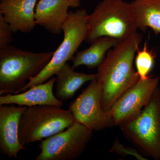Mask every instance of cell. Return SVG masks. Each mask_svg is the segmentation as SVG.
I'll return each mask as SVG.
<instances>
[{
    "mask_svg": "<svg viewBox=\"0 0 160 160\" xmlns=\"http://www.w3.org/2000/svg\"><path fill=\"white\" fill-rule=\"evenodd\" d=\"M142 40V36L137 32L120 41L108 52L98 68L97 81L102 87V107L105 112L139 80L133 61Z\"/></svg>",
    "mask_w": 160,
    "mask_h": 160,
    "instance_id": "obj_1",
    "label": "cell"
},
{
    "mask_svg": "<svg viewBox=\"0 0 160 160\" xmlns=\"http://www.w3.org/2000/svg\"><path fill=\"white\" fill-rule=\"evenodd\" d=\"M85 41L91 43L99 38L109 37L119 41L137 32V20L132 3L122 0H103L88 18Z\"/></svg>",
    "mask_w": 160,
    "mask_h": 160,
    "instance_id": "obj_2",
    "label": "cell"
},
{
    "mask_svg": "<svg viewBox=\"0 0 160 160\" xmlns=\"http://www.w3.org/2000/svg\"><path fill=\"white\" fill-rule=\"evenodd\" d=\"M54 51L39 53L9 45L0 49V94H17L31 78L42 71Z\"/></svg>",
    "mask_w": 160,
    "mask_h": 160,
    "instance_id": "obj_3",
    "label": "cell"
},
{
    "mask_svg": "<svg viewBox=\"0 0 160 160\" xmlns=\"http://www.w3.org/2000/svg\"><path fill=\"white\" fill-rule=\"evenodd\" d=\"M75 122L71 112L61 107L50 105L27 107L20 118L19 140L26 146L64 131Z\"/></svg>",
    "mask_w": 160,
    "mask_h": 160,
    "instance_id": "obj_4",
    "label": "cell"
},
{
    "mask_svg": "<svg viewBox=\"0 0 160 160\" xmlns=\"http://www.w3.org/2000/svg\"><path fill=\"white\" fill-rule=\"evenodd\" d=\"M89 14L86 9L69 11L62 27L64 39L54 51L51 60L38 74L31 78L18 93L26 91L32 86L46 82L68 61H71L78 48L86 39L88 30Z\"/></svg>",
    "mask_w": 160,
    "mask_h": 160,
    "instance_id": "obj_5",
    "label": "cell"
},
{
    "mask_svg": "<svg viewBox=\"0 0 160 160\" xmlns=\"http://www.w3.org/2000/svg\"><path fill=\"white\" fill-rule=\"evenodd\" d=\"M123 134L144 154L160 160V88L138 116L120 126Z\"/></svg>",
    "mask_w": 160,
    "mask_h": 160,
    "instance_id": "obj_6",
    "label": "cell"
},
{
    "mask_svg": "<svg viewBox=\"0 0 160 160\" xmlns=\"http://www.w3.org/2000/svg\"><path fill=\"white\" fill-rule=\"evenodd\" d=\"M93 131L76 121L66 130L41 141V152L35 160H72L82 155Z\"/></svg>",
    "mask_w": 160,
    "mask_h": 160,
    "instance_id": "obj_7",
    "label": "cell"
},
{
    "mask_svg": "<svg viewBox=\"0 0 160 160\" xmlns=\"http://www.w3.org/2000/svg\"><path fill=\"white\" fill-rule=\"evenodd\" d=\"M102 89L97 80L89 86L70 103L69 109L76 121L92 131H98L114 126L112 118L102 107Z\"/></svg>",
    "mask_w": 160,
    "mask_h": 160,
    "instance_id": "obj_8",
    "label": "cell"
},
{
    "mask_svg": "<svg viewBox=\"0 0 160 160\" xmlns=\"http://www.w3.org/2000/svg\"><path fill=\"white\" fill-rule=\"evenodd\" d=\"M159 86V78L139 80L116 101L108 113L114 126H120L138 116L150 102Z\"/></svg>",
    "mask_w": 160,
    "mask_h": 160,
    "instance_id": "obj_9",
    "label": "cell"
},
{
    "mask_svg": "<svg viewBox=\"0 0 160 160\" xmlns=\"http://www.w3.org/2000/svg\"><path fill=\"white\" fill-rule=\"evenodd\" d=\"M27 108L15 104L0 105V152L10 158L26 150L20 142L18 130L20 118Z\"/></svg>",
    "mask_w": 160,
    "mask_h": 160,
    "instance_id": "obj_10",
    "label": "cell"
},
{
    "mask_svg": "<svg viewBox=\"0 0 160 160\" xmlns=\"http://www.w3.org/2000/svg\"><path fill=\"white\" fill-rule=\"evenodd\" d=\"M37 0H1L0 13L13 33H29L36 26L34 9Z\"/></svg>",
    "mask_w": 160,
    "mask_h": 160,
    "instance_id": "obj_11",
    "label": "cell"
},
{
    "mask_svg": "<svg viewBox=\"0 0 160 160\" xmlns=\"http://www.w3.org/2000/svg\"><path fill=\"white\" fill-rule=\"evenodd\" d=\"M56 78L52 77L42 84L32 86L28 90L18 94L8 93L0 97V105L15 104L20 106L50 105L58 107L63 106L62 101L59 100L53 93V86Z\"/></svg>",
    "mask_w": 160,
    "mask_h": 160,
    "instance_id": "obj_12",
    "label": "cell"
},
{
    "mask_svg": "<svg viewBox=\"0 0 160 160\" xmlns=\"http://www.w3.org/2000/svg\"><path fill=\"white\" fill-rule=\"evenodd\" d=\"M69 7L68 0H40L35 11L37 25L52 34H61Z\"/></svg>",
    "mask_w": 160,
    "mask_h": 160,
    "instance_id": "obj_13",
    "label": "cell"
},
{
    "mask_svg": "<svg viewBox=\"0 0 160 160\" xmlns=\"http://www.w3.org/2000/svg\"><path fill=\"white\" fill-rule=\"evenodd\" d=\"M56 75V97L62 101L70 99L86 82L97 80V74H87L77 72L66 63Z\"/></svg>",
    "mask_w": 160,
    "mask_h": 160,
    "instance_id": "obj_14",
    "label": "cell"
},
{
    "mask_svg": "<svg viewBox=\"0 0 160 160\" xmlns=\"http://www.w3.org/2000/svg\"><path fill=\"white\" fill-rule=\"evenodd\" d=\"M120 41L114 38L103 37L95 40L89 48L78 52L71 61L73 69L81 66L89 69L99 67L105 61L108 52Z\"/></svg>",
    "mask_w": 160,
    "mask_h": 160,
    "instance_id": "obj_15",
    "label": "cell"
},
{
    "mask_svg": "<svg viewBox=\"0 0 160 160\" xmlns=\"http://www.w3.org/2000/svg\"><path fill=\"white\" fill-rule=\"evenodd\" d=\"M138 29H152L155 34L160 33V0H134L131 2Z\"/></svg>",
    "mask_w": 160,
    "mask_h": 160,
    "instance_id": "obj_16",
    "label": "cell"
},
{
    "mask_svg": "<svg viewBox=\"0 0 160 160\" xmlns=\"http://www.w3.org/2000/svg\"><path fill=\"white\" fill-rule=\"evenodd\" d=\"M135 58V64L136 71L139 77V80L147 79L154 66L156 54L154 52L149 50L147 47V42L144 43L141 50L138 49Z\"/></svg>",
    "mask_w": 160,
    "mask_h": 160,
    "instance_id": "obj_17",
    "label": "cell"
},
{
    "mask_svg": "<svg viewBox=\"0 0 160 160\" xmlns=\"http://www.w3.org/2000/svg\"><path fill=\"white\" fill-rule=\"evenodd\" d=\"M109 152H115L117 154L122 156H132L136 158L138 160H148V159H146V158L140 154L139 152H138L136 149L124 146L123 144H121L118 139L115 141Z\"/></svg>",
    "mask_w": 160,
    "mask_h": 160,
    "instance_id": "obj_18",
    "label": "cell"
},
{
    "mask_svg": "<svg viewBox=\"0 0 160 160\" xmlns=\"http://www.w3.org/2000/svg\"><path fill=\"white\" fill-rule=\"evenodd\" d=\"M13 33L9 24L0 13V49L10 45Z\"/></svg>",
    "mask_w": 160,
    "mask_h": 160,
    "instance_id": "obj_19",
    "label": "cell"
},
{
    "mask_svg": "<svg viewBox=\"0 0 160 160\" xmlns=\"http://www.w3.org/2000/svg\"><path fill=\"white\" fill-rule=\"evenodd\" d=\"M70 7L76 8L80 6L81 0H68Z\"/></svg>",
    "mask_w": 160,
    "mask_h": 160,
    "instance_id": "obj_20",
    "label": "cell"
}]
</instances>
